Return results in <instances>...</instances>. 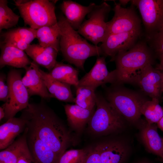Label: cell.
<instances>
[{"label":"cell","instance_id":"1","mask_svg":"<svg viewBox=\"0 0 163 163\" xmlns=\"http://www.w3.org/2000/svg\"><path fill=\"white\" fill-rule=\"evenodd\" d=\"M20 117L26 127L60 158L72 142L70 133L62 120L41 99L37 103H30Z\"/></svg>","mask_w":163,"mask_h":163},{"label":"cell","instance_id":"2","mask_svg":"<svg viewBox=\"0 0 163 163\" xmlns=\"http://www.w3.org/2000/svg\"><path fill=\"white\" fill-rule=\"evenodd\" d=\"M60 31V50L66 61L84 70V65L88 58L102 55L99 46L90 44L74 30L62 14L57 22Z\"/></svg>","mask_w":163,"mask_h":163},{"label":"cell","instance_id":"3","mask_svg":"<svg viewBox=\"0 0 163 163\" xmlns=\"http://www.w3.org/2000/svg\"><path fill=\"white\" fill-rule=\"evenodd\" d=\"M112 59L115 61L116 65V82L113 85H117L124 83L137 84L142 70L153 62L152 53L143 42L136 43Z\"/></svg>","mask_w":163,"mask_h":163},{"label":"cell","instance_id":"4","mask_svg":"<svg viewBox=\"0 0 163 163\" xmlns=\"http://www.w3.org/2000/svg\"><path fill=\"white\" fill-rule=\"evenodd\" d=\"M96 109L88 123L94 133L107 135L118 133L126 127L125 119L103 96L96 93Z\"/></svg>","mask_w":163,"mask_h":163},{"label":"cell","instance_id":"5","mask_svg":"<svg viewBox=\"0 0 163 163\" xmlns=\"http://www.w3.org/2000/svg\"><path fill=\"white\" fill-rule=\"evenodd\" d=\"M14 1L25 24L32 28L37 30L42 27L54 25L58 22L55 12L56 0Z\"/></svg>","mask_w":163,"mask_h":163},{"label":"cell","instance_id":"6","mask_svg":"<svg viewBox=\"0 0 163 163\" xmlns=\"http://www.w3.org/2000/svg\"><path fill=\"white\" fill-rule=\"evenodd\" d=\"M113 85L107 91L106 99L127 121L138 123L142 115L141 106L146 100L137 92Z\"/></svg>","mask_w":163,"mask_h":163},{"label":"cell","instance_id":"7","mask_svg":"<svg viewBox=\"0 0 163 163\" xmlns=\"http://www.w3.org/2000/svg\"><path fill=\"white\" fill-rule=\"evenodd\" d=\"M111 6L105 2L96 5L87 15L88 19L85 21L77 31L94 45L102 43L108 35L106 20L111 10Z\"/></svg>","mask_w":163,"mask_h":163},{"label":"cell","instance_id":"8","mask_svg":"<svg viewBox=\"0 0 163 163\" xmlns=\"http://www.w3.org/2000/svg\"><path fill=\"white\" fill-rule=\"evenodd\" d=\"M21 71L12 69L8 72L7 81L9 86L7 100L2 106L4 108L6 121L14 117L19 112L28 106L29 95L22 81Z\"/></svg>","mask_w":163,"mask_h":163},{"label":"cell","instance_id":"9","mask_svg":"<svg viewBox=\"0 0 163 163\" xmlns=\"http://www.w3.org/2000/svg\"><path fill=\"white\" fill-rule=\"evenodd\" d=\"M149 39L163 30V0H134Z\"/></svg>","mask_w":163,"mask_h":163},{"label":"cell","instance_id":"10","mask_svg":"<svg viewBox=\"0 0 163 163\" xmlns=\"http://www.w3.org/2000/svg\"><path fill=\"white\" fill-rule=\"evenodd\" d=\"M113 11V18L107 23L108 35L140 31V21L132 8H124L115 3Z\"/></svg>","mask_w":163,"mask_h":163},{"label":"cell","instance_id":"11","mask_svg":"<svg viewBox=\"0 0 163 163\" xmlns=\"http://www.w3.org/2000/svg\"><path fill=\"white\" fill-rule=\"evenodd\" d=\"M116 79L115 69L109 72L105 56H99L91 70L79 80L77 87L86 86L95 90L98 87L107 83L114 85Z\"/></svg>","mask_w":163,"mask_h":163},{"label":"cell","instance_id":"12","mask_svg":"<svg viewBox=\"0 0 163 163\" xmlns=\"http://www.w3.org/2000/svg\"><path fill=\"white\" fill-rule=\"evenodd\" d=\"M140 31L108 35L99 46L104 56L112 58L120 53L127 51L136 44Z\"/></svg>","mask_w":163,"mask_h":163},{"label":"cell","instance_id":"13","mask_svg":"<svg viewBox=\"0 0 163 163\" xmlns=\"http://www.w3.org/2000/svg\"><path fill=\"white\" fill-rule=\"evenodd\" d=\"M101 163H125L131 151L130 144L123 139L111 140L96 146Z\"/></svg>","mask_w":163,"mask_h":163},{"label":"cell","instance_id":"14","mask_svg":"<svg viewBox=\"0 0 163 163\" xmlns=\"http://www.w3.org/2000/svg\"><path fill=\"white\" fill-rule=\"evenodd\" d=\"M24 69L26 73L22 78V81L30 97L38 95L48 101L53 98L47 90L37 64L33 61Z\"/></svg>","mask_w":163,"mask_h":163},{"label":"cell","instance_id":"15","mask_svg":"<svg viewBox=\"0 0 163 163\" xmlns=\"http://www.w3.org/2000/svg\"><path fill=\"white\" fill-rule=\"evenodd\" d=\"M163 74L154 68L152 64L145 66L142 70L137 83L142 91L152 98L159 99L161 92Z\"/></svg>","mask_w":163,"mask_h":163},{"label":"cell","instance_id":"16","mask_svg":"<svg viewBox=\"0 0 163 163\" xmlns=\"http://www.w3.org/2000/svg\"><path fill=\"white\" fill-rule=\"evenodd\" d=\"M27 128V144L34 163H58L60 158Z\"/></svg>","mask_w":163,"mask_h":163},{"label":"cell","instance_id":"17","mask_svg":"<svg viewBox=\"0 0 163 163\" xmlns=\"http://www.w3.org/2000/svg\"><path fill=\"white\" fill-rule=\"evenodd\" d=\"M27 128L23 134L9 146L0 152V162L17 163L22 157L27 158L34 163L29 151L27 141Z\"/></svg>","mask_w":163,"mask_h":163},{"label":"cell","instance_id":"18","mask_svg":"<svg viewBox=\"0 0 163 163\" xmlns=\"http://www.w3.org/2000/svg\"><path fill=\"white\" fill-rule=\"evenodd\" d=\"M96 4L90 3L87 6H83L72 0L63 1L60 8L71 26L78 30L84 21L85 16L92 10Z\"/></svg>","mask_w":163,"mask_h":163},{"label":"cell","instance_id":"19","mask_svg":"<svg viewBox=\"0 0 163 163\" xmlns=\"http://www.w3.org/2000/svg\"><path fill=\"white\" fill-rule=\"evenodd\" d=\"M141 127L140 139L149 152L163 158V143L159 136L155 124H149L146 121Z\"/></svg>","mask_w":163,"mask_h":163},{"label":"cell","instance_id":"20","mask_svg":"<svg viewBox=\"0 0 163 163\" xmlns=\"http://www.w3.org/2000/svg\"><path fill=\"white\" fill-rule=\"evenodd\" d=\"M0 48L1 69L7 65L24 68L31 62L24 51L1 42Z\"/></svg>","mask_w":163,"mask_h":163},{"label":"cell","instance_id":"21","mask_svg":"<svg viewBox=\"0 0 163 163\" xmlns=\"http://www.w3.org/2000/svg\"><path fill=\"white\" fill-rule=\"evenodd\" d=\"M26 127L25 120L20 116L7 120L0 126V149L2 150L12 143L15 138Z\"/></svg>","mask_w":163,"mask_h":163},{"label":"cell","instance_id":"22","mask_svg":"<svg viewBox=\"0 0 163 163\" xmlns=\"http://www.w3.org/2000/svg\"><path fill=\"white\" fill-rule=\"evenodd\" d=\"M24 51L34 62L50 71L57 62L56 59L58 52L53 48L44 47L39 44H30Z\"/></svg>","mask_w":163,"mask_h":163},{"label":"cell","instance_id":"23","mask_svg":"<svg viewBox=\"0 0 163 163\" xmlns=\"http://www.w3.org/2000/svg\"><path fill=\"white\" fill-rule=\"evenodd\" d=\"M42 77L47 90L53 98L60 101L74 102L75 98L71 89V85L53 78L48 73L40 69Z\"/></svg>","mask_w":163,"mask_h":163},{"label":"cell","instance_id":"24","mask_svg":"<svg viewBox=\"0 0 163 163\" xmlns=\"http://www.w3.org/2000/svg\"><path fill=\"white\" fill-rule=\"evenodd\" d=\"M64 108L69 126L78 132L88 123L94 111V110L84 109L75 104H66Z\"/></svg>","mask_w":163,"mask_h":163},{"label":"cell","instance_id":"25","mask_svg":"<svg viewBox=\"0 0 163 163\" xmlns=\"http://www.w3.org/2000/svg\"><path fill=\"white\" fill-rule=\"evenodd\" d=\"M60 31L57 23L54 25L45 26L36 30V38L39 44L44 47L53 48L60 50Z\"/></svg>","mask_w":163,"mask_h":163},{"label":"cell","instance_id":"26","mask_svg":"<svg viewBox=\"0 0 163 163\" xmlns=\"http://www.w3.org/2000/svg\"><path fill=\"white\" fill-rule=\"evenodd\" d=\"M48 73L56 80L73 85L76 88L78 86V71L70 65L57 62Z\"/></svg>","mask_w":163,"mask_h":163},{"label":"cell","instance_id":"27","mask_svg":"<svg viewBox=\"0 0 163 163\" xmlns=\"http://www.w3.org/2000/svg\"><path fill=\"white\" fill-rule=\"evenodd\" d=\"M140 112L149 124H157L163 116V107L159 104V99L157 98L145 101L141 106Z\"/></svg>","mask_w":163,"mask_h":163},{"label":"cell","instance_id":"28","mask_svg":"<svg viewBox=\"0 0 163 163\" xmlns=\"http://www.w3.org/2000/svg\"><path fill=\"white\" fill-rule=\"evenodd\" d=\"M76 89L75 104L84 109L94 110L96 103L95 90L84 86L78 87Z\"/></svg>","mask_w":163,"mask_h":163},{"label":"cell","instance_id":"29","mask_svg":"<svg viewBox=\"0 0 163 163\" xmlns=\"http://www.w3.org/2000/svg\"><path fill=\"white\" fill-rule=\"evenodd\" d=\"M7 0H0V31L8 29L18 23L20 16L15 13L8 5Z\"/></svg>","mask_w":163,"mask_h":163},{"label":"cell","instance_id":"30","mask_svg":"<svg viewBox=\"0 0 163 163\" xmlns=\"http://www.w3.org/2000/svg\"><path fill=\"white\" fill-rule=\"evenodd\" d=\"M90 149H72L66 151L58 163H83Z\"/></svg>","mask_w":163,"mask_h":163},{"label":"cell","instance_id":"31","mask_svg":"<svg viewBox=\"0 0 163 163\" xmlns=\"http://www.w3.org/2000/svg\"><path fill=\"white\" fill-rule=\"evenodd\" d=\"M36 30L30 27H20L3 33L4 34L18 37L27 43H30L36 38Z\"/></svg>","mask_w":163,"mask_h":163},{"label":"cell","instance_id":"32","mask_svg":"<svg viewBox=\"0 0 163 163\" xmlns=\"http://www.w3.org/2000/svg\"><path fill=\"white\" fill-rule=\"evenodd\" d=\"M1 36L3 40L1 42L12 46L23 51H25L30 45L21 39L13 36L6 35L2 33Z\"/></svg>","mask_w":163,"mask_h":163},{"label":"cell","instance_id":"33","mask_svg":"<svg viewBox=\"0 0 163 163\" xmlns=\"http://www.w3.org/2000/svg\"><path fill=\"white\" fill-rule=\"evenodd\" d=\"M155 50L160 59L163 58V30L152 39Z\"/></svg>","mask_w":163,"mask_h":163},{"label":"cell","instance_id":"34","mask_svg":"<svg viewBox=\"0 0 163 163\" xmlns=\"http://www.w3.org/2000/svg\"><path fill=\"white\" fill-rule=\"evenodd\" d=\"M7 76L4 73L0 74V100L5 102L9 92V86L7 81Z\"/></svg>","mask_w":163,"mask_h":163},{"label":"cell","instance_id":"35","mask_svg":"<svg viewBox=\"0 0 163 163\" xmlns=\"http://www.w3.org/2000/svg\"><path fill=\"white\" fill-rule=\"evenodd\" d=\"M83 163H101L100 154L96 146L90 150Z\"/></svg>","mask_w":163,"mask_h":163},{"label":"cell","instance_id":"36","mask_svg":"<svg viewBox=\"0 0 163 163\" xmlns=\"http://www.w3.org/2000/svg\"><path fill=\"white\" fill-rule=\"evenodd\" d=\"M31 162L33 163L30 159L26 157H22L19 159L17 163H31Z\"/></svg>","mask_w":163,"mask_h":163},{"label":"cell","instance_id":"37","mask_svg":"<svg viewBox=\"0 0 163 163\" xmlns=\"http://www.w3.org/2000/svg\"><path fill=\"white\" fill-rule=\"evenodd\" d=\"M157 125L158 127L163 132V116L157 123Z\"/></svg>","mask_w":163,"mask_h":163},{"label":"cell","instance_id":"38","mask_svg":"<svg viewBox=\"0 0 163 163\" xmlns=\"http://www.w3.org/2000/svg\"><path fill=\"white\" fill-rule=\"evenodd\" d=\"M5 116V112L4 108L2 106L0 107V120L1 121L4 118Z\"/></svg>","mask_w":163,"mask_h":163},{"label":"cell","instance_id":"39","mask_svg":"<svg viewBox=\"0 0 163 163\" xmlns=\"http://www.w3.org/2000/svg\"><path fill=\"white\" fill-rule=\"evenodd\" d=\"M160 62L156 68L157 69L160 70H163V58L160 59Z\"/></svg>","mask_w":163,"mask_h":163},{"label":"cell","instance_id":"40","mask_svg":"<svg viewBox=\"0 0 163 163\" xmlns=\"http://www.w3.org/2000/svg\"><path fill=\"white\" fill-rule=\"evenodd\" d=\"M130 1H129V0H120L119 1V2H120L119 4L121 5H126V4H127L128 3V2H130Z\"/></svg>","mask_w":163,"mask_h":163},{"label":"cell","instance_id":"41","mask_svg":"<svg viewBox=\"0 0 163 163\" xmlns=\"http://www.w3.org/2000/svg\"><path fill=\"white\" fill-rule=\"evenodd\" d=\"M162 74H163V79L162 83V86H161V92L163 94V70L161 71Z\"/></svg>","mask_w":163,"mask_h":163},{"label":"cell","instance_id":"42","mask_svg":"<svg viewBox=\"0 0 163 163\" xmlns=\"http://www.w3.org/2000/svg\"><path fill=\"white\" fill-rule=\"evenodd\" d=\"M137 163H150L149 162L145 161H142L137 162Z\"/></svg>","mask_w":163,"mask_h":163},{"label":"cell","instance_id":"43","mask_svg":"<svg viewBox=\"0 0 163 163\" xmlns=\"http://www.w3.org/2000/svg\"><path fill=\"white\" fill-rule=\"evenodd\" d=\"M162 139L163 143V138H162ZM162 160H163V158Z\"/></svg>","mask_w":163,"mask_h":163},{"label":"cell","instance_id":"44","mask_svg":"<svg viewBox=\"0 0 163 163\" xmlns=\"http://www.w3.org/2000/svg\"><path fill=\"white\" fill-rule=\"evenodd\" d=\"M0 163H4L2 162H0Z\"/></svg>","mask_w":163,"mask_h":163}]
</instances>
